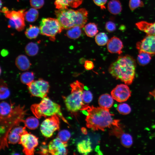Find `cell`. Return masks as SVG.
Listing matches in <instances>:
<instances>
[{"label":"cell","instance_id":"14","mask_svg":"<svg viewBox=\"0 0 155 155\" xmlns=\"http://www.w3.org/2000/svg\"><path fill=\"white\" fill-rule=\"evenodd\" d=\"M107 47L108 51L111 53L121 54L122 53L123 43L116 37L113 36L108 41Z\"/></svg>","mask_w":155,"mask_h":155},{"label":"cell","instance_id":"42","mask_svg":"<svg viewBox=\"0 0 155 155\" xmlns=\"http://www.w3.org/2000/svg\"><path fill=\"white\" fill-rule=\"evenodd\" d=\"M39 153L42 154H49L48 151V148L47 149L45 147H41L40 148V150L39 152Z\"/></svg>","mask_w":155,"mask_h":155},{"label":"cell","instance_id":"20","mask_svg":"<svg viewBox=\"0 0 155 155\" xmlns=\"http://www.w3.org/2000/svg\"><path fill=\"white\" fill-rule=\"evenodd\" d=\"M107 7L109 12L113 15L119 14L122 10L121 3L118 0L110 1L108 3Z\"/></svg>","mask_w":155,"mask_h":155},{"label":"cell","instance_id":"7","mask_svg":"<svg viewBox=\"0 0 155 155\" xmlns=\"http://www.w3.org/2000/svg\"><path fill=\"white\" fill-rule=\"evenodd\" d=\"M1 11L9 19V28L16 29L18 31H21L24 29L25 26V9L9 11L7 7H4Z\"/></svg>","mask_w":155,"mask_h":155},{"label":"cell","instance_id":"19","mask_svg":"<svg viewBox=\"0 0 155 155\" xmlns=\"http://www.w3.org/2000/svg\"><path fill=\"white\" fill-rule=\"evenodd\" d=\"M91 144V142L89 140H83L78 143L77 150L80 153L87 155L92 150Z\"/></svg>","mask_w":155,"mask_h":155},{"label":"cell","instance_id":"35","mask_svg":"<svg viewBox=\"0 0 155 155\" xmlns=\"http://www.w3.org/2000/svg\"><path fill=\"white\" fill-rule=\"evenodd\" d=\"M144 6V3L141 0H129V7L131 11H133L139 7Z\"/></svg>","mask_w":155,"mask_h":155},{"label":"cell","instance_id":"28","mask_svg":"<svg viewBox=\"0 0 155 155\" xmlns=\"http://www.w3.org/2000/svg\"><path fill=\"white\" fill-rule=\"evenodd\" d=\"M11 104L3 101L0 103V118H3L9 114L13 110Z\"/></svg>","mask_w":155,"mask_h":155},{"label":"cell","instance_id":"2","mask_svg":"<svg viewBox=\"0 0 155 155\" xmlns=\"http://www.w3.org/2000/svg\"><path fill=\"white\" fill-rule=\"evenodd\" d=\"M136 66L135 61L133 57L127 55L121 56L111 65L108 71L116 79L130 85L135 77Z\"/></svg>","mask_w":155,"mask_h":155},{"label":"cell","instance_id":"33","mask_svg":"<svg viewBox=\"0 0 155 155\" xmlns=\"http://www.w3.org/2000/svg\"><path fill=\"white\" fill-rule=\"evenodd\" d=\"M117 110L119 113L123 115L128 114L131 111L130 106L125 103H122L119 104L117 107Z\"/></svg>","mask_w":155,"mask_h":155},{"label":"cell","instance_id":"41","mask_svg":"<svg viewBox=\"0 0 155 155\" xmlns=\"http://www.w3.org/2000/svg\"><path fill=\"white\" fill-rule=\"evenodd\" d=\"M84 67L86 70H90L93 68L94 65L92 61L88 60H86L84 63Z\"/></svg>","mask_w":155,"mask_h":155},{"label":"cell","instance_id":"21","mask_svg":"<svg viewBox=\"0 0 155 155\" xmlns=\"http://www.w3.org/2000/svg\"><path fill=\"white\" fill-rule=\"evenodd\" d=\"M25 127L31 130H34L37 128L39 125L38 120L36 117L30 116L25 120H23Z\"/></svg>","mask_w":155,"mask_h":155},{"label":"cell","instance_id":"12","mask_svg":"<svg viewBox=\"0 0 155 155\" xmlns=\"http://www.w3.org/2000/svg\"><path fill=\"white\" fill-rule=\"evenodd\" d=\"M136 47L139 51L155 55V36L147 34L143 39L136 43Z\"/></svg>","mask_w":155,"mask_h":155},{"label":"cell","instance_id":"30","mask_svg":"<svg viewBox=\"0 0 155 155\" xmlns=\"http://www.w3.org/2000/svg\"><path fill=\"white\" fill-rule=\"evenodd\" d=\"M34 74L33 72L27 71L21 74L20 80L23 83L28 85L34 81Z\"/></svg>","mask_w":155,"mask_h":155},{"label":"cell","instance_id":"29","mask_svg":"<svg viewBox=\"0 0 155 155\" xmlns=\"http://www.w3.org/2000/svg\"><path fill=\"white\" fill-rule=\"evenodd\" d=\"M38 50L39 47L37 44L33 42L28 43L25 48L26 53L30 56H34L36 55Z\"/></svg>","mask_w":155,"mask_h":155},{"label":"cell","instance_id":"15","mask_svg":"<svg viewBox=\"0 0 155 155\" xmlns=\"http://www.w3.org/2000/svg\"><path fill=\"white\" fill-rule=\"evenodd\" d=\"M26 127H25L18 126L10 130L7 137L8 143L14 144L18 143L21 136L27 132Z\"/></svg>","mask_w":155,"mask_h":155},{"label":"cell","instance_id":"25","mask_svg":"<svg viewBox=\"0 0 155 155\" xmlns=\"http://www.w3.org/2000/svg\"><path fill=\"white\" fill-rule=\"evenodd\" d=\"M40 32V28L37 26L30 25L26 30L25 34L28 38L32 39L36 38Z\"/></svg>","mask_w":155,"mask_h":155},{"label":"cell","instance_id":"4","mask_svg":"<svg viewBox=\"0 0 155 155\" xmlns=\"http://www.w3.org/2000/svg\"><path fill=\"white\" fill-rule=\"evenodd\" d=\"M30 108L33 115L38 118L57 115L64 122L69 124L63 115L60 105L47 96L42 98L39 103L32 105Z\"/></svg>","mask_w":155,"mask_h":155},{"label":"cell","instance_id":"26","mask_svg":"<svg viewBox=\"0 0 155 155\" xmlns=\"http://www.w3.org/2000/svg\"><path fill=\"white\" fill-rule=\"evenodd\" d=\"M81 28L78 26H75L67 30L66 32L67 36L72 39L78 38L82 34Z\"/></svg>","mask_w":155,"mask_h":155},{"label":"cell","instance_id":"8","mask_svg":"<svg viewBox=\"0 0 155 155\" xmlns=\"http://www.w3.org/2000/svg\"><path fill=\"white\" fill-rule=\"evenodd\" d=\"M60 118L57 115L45 119L40 126V131L43 135L46 137H51L54 132L59 129Z\"/></svg>","mask_w":155,"mask_h":155},{"label":"cell","instance_id":"38","mask_svg":"<svg viewBox=\"0 0 155 155\" xmlns=\"http://www.w3.org/2000/svg\"><path fill=\"white\" fill-rule=\"evenodd\" d=\"M105 27L106 31L109 32H112L116 29L115 24L111 21L107 22L106 23Z\"/></svg>","mask_w":155,"mask_h":155},{"label":"cell","instance_id":"40","mask_svg":"<svg viewBox=\"0 0 155 155\" xmlns=\"http://www.w3.org/2000/svg\"><path fill=\"white\" fill-rule=\"evenodd\" d=\"M93 1L95 4L100 7L101 9H104L105 8L104 5L107 0H93Z\"/></svg>","mask_w":155,"mask_h":155},{"label":"cell","instance_id":"31","mask_svg":"<svg viewBox=\"0 0 155 155\" xmlns=\"http://www.w3.org/2000/svg\"><path fill=\"white\" fill-rule=\"evenodd\" d=\"M95 40L98 45L103 46L107 44L108 41V38L104 32H100L96 35Z\"/></svg>","mask_w":155,"mask_h":155},{"label":"cell","instance_id":"36","mask_svg":"<svg viewBox=\"0 0 155 155\" xmlns=\"http://www.w3.org/2000/svg\"><path fill=\"white\" fill-rule=\"evenodd\" d=\"M10 94L9 91L7 87V85L2 84L0 88V99H4L7 98Z\"/></svg>","mask_w":155,"mask_h":155},{"label":"cell","instance_id":"16","mask_svg":"<svg viewBox=\"0 0 155 155\" xmlns=\"http://www.w3.org/2000/svg\"><path fill=\"white\" fill-rule=\"evenodd\" d=\"M136 25L140 30L147 34L155 36V22L149 23L142 21L136 23Z\"/></svg>","mask_w":155,"mask_h":155},{"label":"cell","instance_id":"11","mask_svg":"<svg viewBox=\"0 0 155 155\" xmlns=\"http://www.w3.org/2000/svg\"><path fill=\"white\" fill-rule=\"evenodd\" d=\"M131 94V92L126 84L117 85L111 92V95L114 99L120 102L127 100Z\"/></svg>","mask_w":155,"mask_h":155},{"label":"cell","instance_id":"37","mask_svg":"<svg viewBox=\"0 0 155 155\" xmlns=\"http://www.w3.org/2000/svg\"><path fill=\"white\" fill-rule=\"evenodd\" d=\"M30 4L34 8L39 9L41 8L43 6L44 0H30Z\"/></svg>","mask_w":155,"mask_h":155},{"label":"cell","instance_id":"32","mask_svg":"<svg viewBox=\"0 0 155 155\" xmlns=\"http://www.w3.org/2000/svg\"><path fill=\"white\" fill-rule=\"evenodd\" d=\"M93 98L92 94L90 91L84 90L82 96V102L84 105V108L88 105L89 104L92 100Z\"/></svg>","mask_w":155,"mask_h":155},{"label":"cell","instance_id":"13","mask_svg":"<svg viewBox=\"0 0 155 155\" xmlns=\"http://www.w3.org/2000/svg\"><path fill=\"white\" fill-rule=\"evenodd\" d=\"M67 143L62 141L57 137L51 141L48 146L50 154L53 155H65L68 152Z\"/></svg>","mask_w":155,"mask_h":155},{"label":"cell","instance_id":"6","mask_svg":"<svg viewBox=\"0 0 155 155\" xmlns=\"http://www.w3.org/2000/svg\"><path fill=\"white\" fill-rule=\"evenodd\" d=\"M39 28L41 34L49 37L53 41L55 40L56 35L63 29L57 19L52 18H42Z\"/></svg>","mask_w":155,"mask_h":155},{"label":"cell","instance_id":"9","mask_svg":"<svg viewBox=\"0 0 155 155\" xmlns=\"http://www.w3.org/2000/svg\"><path fill=\"white\" fill-rule=\"evenodd\" d=\"M18 143L22 146L23 152L25 154L32 155L38 145V138L27 131L21 136Z\"/></svg>","mask_w":155,"mask_h":155},{"label":"cell","instance_id":"39","mask_svg":"<svg viewBox=\"0 0 155 155\" xmlns=\"http://www.w3.org/2000/svg\"><path fill=\"white\" fill-rule=\"evenodd\" d=\"M69 6L76 8L78 7L82 3L83 0H67Z\"/></svg>","mask_w":155,"mask_h":155},{"label":"cell","instance_id":"10","mask_svg":"<svg viewBox=\"0 0 155 155\" xmlns=\"http://www.w3.org/2000/svg\"><path fill=\"white\" fill-rule=\"evenodd\" d=\"M27 86L32 96L42 98L47 96L50 87L49 82L41 79L33 81Z\"/></svg>","mask_w":155,"mask_h":155},{"label":"cell","instance_id":"22","mask_svg":"<svg viewBox=\"0 0 155 155\" xmlns=\"http://www.w3.org/2000/svg\"><path fill=\"white\" fill-rule=\"evenodd\" d=\"M137 57L138 63L140 65L144 66L148 64L151 59V55L147 53L139 51Z\"/></svg>","mask_w":155,"mask_h":155},{"label":"cell","instance_id":"17","mask_svg":"<svg viewBox=\"0 0 155 155\" xmlns=\"http://www.w3.org/2000/svg\"><path fill=\"white\" fill-rule=\"evenodd\" d=\"M114 99L111 95L108 94L101 95L98 100V104L100 107L109 109L113 106Z\"/></svg>","mask_w":155,"mask_h":155},{"label":"cell","instance_id":"18","mask_svg":"<svg viewBox=\"0 0 155 155\" xmlns=\"http://www.w3.org/2000/svg\"><path fill=\"white\" fill-rule=\"evenodd\" d=\"M16 65L20 70L25 71L29 69L31 63L28 57L24 55H20L16 58Z\"/></svg>","mask_w":155,"mask_h":155},{"label":"cell","instance_id":"5","mask_svg":"<svg viewBox=\"0 0 155 155\" xmlns=\"http://www.w3.org/2000/svg\"><path fill=\"white\" fill-rule=\"evenodd\" d=\"M71 94L67 96H62L67 109L72 112L82 111L84 108L82 96L84 88V84L78 80L70 84Z\"/></svg>","mask_w":155,"mask_h":155},{"label":"cell","instance_id":"1","mask_svg":"<svg viewBox=\"0 0 155 155\" xmlns=\"http://www.w3.org/2000/svg\"><path fill=\"white\" fill-rule=\"evenodd\" d=\"M82 111L87 112L85 119L87 127L94 131H104L106 128L120 126L119 120L113 118L114 115L110 112L109 109L88 105Z\"/></svg>","mask_w":155,"mask_h":155},{"label":"cell","instance_id":"34","mask_svg":"<svg viewBox=\"0 0 155 155\" xmlns=\"http://www.w3.org/2000/svg\"><path fill=\"white\" fill-rule=\"evenodd\" d=\"M71 137L70 132L67 130H63L59 131L57 137L62 141L65 143H67Z\"/></svg>","mask_w":155,"mask_h":155},{"label":"cell","instance_id":"24","mask_svg":"<svg viewBox=\"0 0 155 155\" xmlns=\"http://www.w3.org/2000/svg\"><path fill=\"white\" fill-rule=\"evenodd\" d=\"M38 12L37 9L32 8L25 12L24 18L25 20L29 22H33L38 18Z\"/></svg>","mask_w":155,"mask_h":155},{"label":"cell","instance_id":"23","mask_svg":"<svg viewBox=\"0 0 155 155\" xmlns=\"http://www.w3.org/2000/svg\"><path fill=\"white\" fill-rule=\"evenodd\" d=\"M84 32L87 36L92 37L98 32L97 25L94 23H90L84 26Z\"/></svg>","mask_w":155,"mask_h":155},{"label":"cell","instance_id":"3","mask_svg":"<svg viewBox=\"0 0 155 155\" xmlns=\"http://www.w3.org/2000/svg\"><path fill=\"white\" fill-rule=\"evenodd\" d=\"M55 13L63 29L67 30L75 26L83 28L88 20V11L84 8L76 10L68 9H58Z\"/></svg>","mask_w":155,"mask_h":155},{"label":"cell","instance_id":"27","mask_svg":"<svg viewBox=\"0 0 155 155\" xmlns=\"http://www.w3.org/2000/svg\"><path fill=\"white\" fill-rule=\"evenodd\" d=\"M120 139L121 143L124 147H130L133 143V138L129 134L123 132L119 137Z\"/></svg>","mask_w":155,"mask_h":155}]
</instances>
